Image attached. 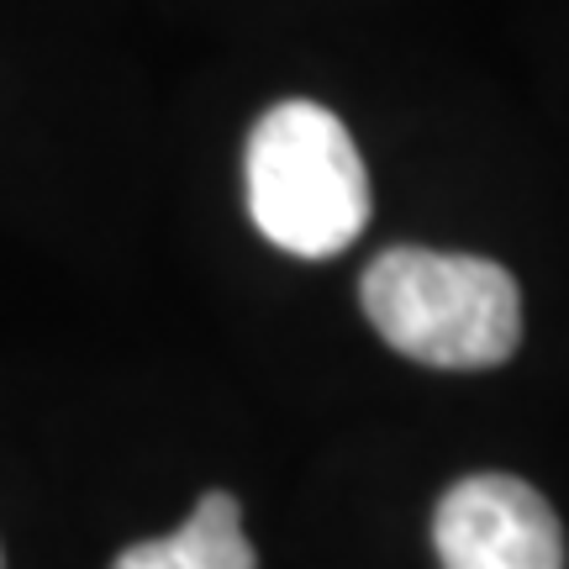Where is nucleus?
Returning <instances> with one entry per match:
<instances>
[{"instance_id": "f257e3e1", "label": "nucleus", "mask_w": 569, "mask_h": 569, "mask_svg": "<svg viewBox=\"0 0 569 569\" xmlns=\"http://www.w3.org/2000/svg\"><path fill=\"white\" fill-rule=\"evenodd\" d=\"M365 317L432 369H496L522 343V290L496 259L386 248L359 280Z\"/></svg>"}, {"instance_id": "f03ea898", "label": "nucleus", "mask_w": 569, "mask_h": 569, "mask_svg": "<svg viewBox=\"0 0 569 569\" xmlns=\"http://www.w3.org/2000/svg\"><path fill=\"white\" fill-rule=\"evenodd\" d=\"M248 217L296 259H332L369 227V174L348 127L317 101L269 106L243 153Z\"/></svg>"}, {"instance_id": "7ed1b4c3", "label": "nucleus", "mask_w": 569, "mask_h": 569, "mask_svg": "<svg viewBox=\"0 0 569 569\" xmlns=\"http://www.w3.org/2000/svg\"><path fill=\"white\" fill-rule=\"evenodd\" d=\"M443 569H565V528L517 475H469L432 511Z\"/></svg>"}, {"instance_id": "20e7f679", "label": "nucleus", "mask_w": 569, "mask_h": 569, "mask_svg": "<svg viewBox=\"0 0 569 569\" xmlns=\"http://www.w3.org/2000/svg\"><path fill=\"white\" fill-rule=\"evenodd\" d=\"M111 569H253V543L243 538V507L227 490H206L196 511L169 538L132 543Z\"/></svg>"}, {"instance_id": "39448f33", "label": "nucleus", "mask_w": 569, "mask_h": 569, "mask_svg": "<svg viewBox=\"0 0 569 569\" xmlns=\"http://www.w3.org/2000/svg\"><path fill=\"white\" fill-rule=\"evenodd\" d=\"M0 569H6V559H0Z\"/></svg>"}]
</instances>
